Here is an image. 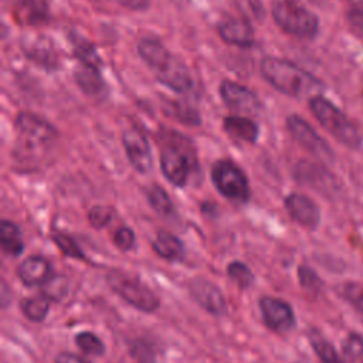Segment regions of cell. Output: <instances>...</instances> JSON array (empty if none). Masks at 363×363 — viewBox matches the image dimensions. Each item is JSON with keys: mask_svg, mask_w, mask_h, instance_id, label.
<instances>
[{"mask_svg": "<svg viewBox=\"0 0 363 363\" xmlns=\"http://www.w3.org/2000/svg\"><path fill=\"white\" fill-rule=\"evenodd\" d=\"M261 72L274 88L289 96L313 98L323 89L318 78L288 60L267 57L261 61Z\"/></svg>", "mask_w": 363, "mask_h": 363, "instance_id": "6da1fadb", "label": "cell"}, {"mask_svg": "<svg viewBox=\"0 0 363 363\" xmlns=\"http://www.w3.org/2000/svg\"><path fill=\"white\" fill-rule=\"evenodd\" d=\"M142 60L155 71L156 78L176 92H187L193 88V78L187 67L155 38H143L138 44Z\"/></svg>", "mask_w": 363, "mask_h": 363, "instance_id": "7a4b0ae2", "label": "cell"}, {"mask_svg": "<svg viewBox=\"0 0 363 363\" xmlns=\"http://www.w3.org/2000/svg\"><path fill=\"white\" fill-rule=\"evenodd\" d=\"M194 164L196 155L191 140L176 132H169L160 153V167L164 177L174 186L182 187L187 183Z\"/></svg>", "mask_w": 363, "mask_h": 363, "instance_id": "3957f363", "label": "cell"}, {"mask_svg": "<svg viewBox=\"0 0 363 363\" xmlns=\"http://www.w3.org/2000/svg\"><path fill=\"white\" fill-rule=\"evenodd\" d=\"M309 106L315 118L319 121V123L340 143L352 149L360 146L362 139L356 126L330 101L318 95L311 98Z\"/></svg>", "mask_w": 363, "mask_h": 363, "instance_id": "277c9868", "label": "cell"}, {"mask_svg": "<svg viewBox=\"0 0 363 363\" xmlns=\"http://www.w3.org/2000/svg\"><path fill=\"white\" fill-rule=\"evenodd\" d=\"M272 17L285 33L299 38H312L319 27L318 17L298 0H275Z\"/></svg>", "mask_w": 363, "mask_h": 363, "instance_id": "5b68a950", "label": "cell"}, {"mask_svg": "<svg viewBox=\"0 0 363 363\" xmlns=\"http://www.w3.org/2000/svg\"><path fill=\"white\" fill-rule=\"evenodd\" d=\"M16 130L20 152L31 156L47 150L57 140V130L47 121L27 112L17 116Z\"/></svg>", "mask_w": 363, "mask_h": 363, "instance_id": "8992f818", "label": "cell"}, {"mask_svg": "<svg viewBox=\"0 0 363 363\" xmlns=\"http://www.w3.org/2000/svg\"><path fill=\"white\" fill-rule=\"evenodd\" d=\"M108 282L121 298H123L135 308L145 312H153L157 309L159 299L138 278L125 272L112 271L108 275Z\"/></svg>", "mask_w": 363, "mask_h": 363, "instance_id": "52a82bcc", "label": "cell"}, {"mask_svg": "<svg viewBox=\"0 0 363 363\" xmlns=\"http://www.w3.org/2000/svg\"><path fill=\"white\" fill-rule=\"evenodd\" d=\"M216 189L227 199L244 203L250 197V186L244 172L230 160H218L211 169Z\"/></svg>", "mask_w": 363, "mask_h": 363, "instance_id": "ba28073f", "label": "cell"}, {"mask_svg": "<svg viewBox=\"0 0 363 363\" xmlns=\"http://www.w3.org/2000/svg\"><path fill=\"white\" fill-rule=\"evenodd\" d=\"M286 126L292 138L305 147L309 153L320 160H332L333 155L329 145L315 132V129L298 115H291L286 119Z\"/></svg>", "mask_w": 363, "mask_h": 363, "instance_id": "9c48e42d", "label": "cell"}, {"mask_svg": "<svg viewBox=\"0 0 363 363\" xmlns=\"http://www.w3.org/2000/svg\"><path fill=\"white\" fill-rule=\"evenodd\" d=\"M122 142L126 150V156L133 169L140 173L149 172L152 167V153L149 142L143 132L136 128L126 129L123 130Z\"/></svg>", "mask_w": 363, "mask_h": 363, "instance_id": "30bf717a", "label": "cell"}, {"mask_svg": "<svg viewBox=\"0 0 363 363\" xmlns=\"http://www.w3.org/2000/svg\"><path fill=\"white\" fill-rule=\"evenodd\" d=\"M264 322L268 328L277 332L289 330L295 325V315L292 308L282 299L264 296L259 301Z\"/></svg>", "mask_w": 363, "mask_h": 363, "instance_id": "8fae6325", "label": "cell"}, {"mask_svg": "<svg viewBox=\"0 0 363 363\" xmlns=\"http://www.w3.org/2000/svg\"><path fill=\"white\" fill-rule=\"evenodd\" d=\"M220 94L223 101L231 109H235L238 112L257 113L261 109V104L257 95L240 84L224 81L220 86Z\"/></svg>", "mask_w": 363, "mask_h": 363, "instance_id": "7c38bea8", "label": "cell"}, {"mask_svg": "<svg viewBox=\"0 0 363 363\" xmlns=\"http://www.w3.org/2000/svg\"><path fill=\"white\" fill-rule=\"evenodd\" d=\"M285 208L289 216L306 228H315L319 224L320 213L318 206L305 194L292 193L285 199Z\"/></svg>", "mask_w": 363, "mask_h": 363, "instance_id": "4fadbf2b", "label": "cell"}, {"mask_svg": "<svg viewBox=\"0 0 363 363\" xmlns=\"http://www.w3.org/2000/svg\"><path fill=\"white\" fill-rule=\"evenodd\" d=\"M190 292L193 298L208 312L214 315H223L227 309L221 291L204 278H196L190 284Z\"/></svg>", "mask_w": 363, "mask_h": 363, "instance_id": "5bb4252c", "label": "cell"}, {"mask_svg": "<svg viewBox=\"0 0 363 363\" xmlns=\"http://www.w3.org/2000/svg\"><path fill=\"white\" fill-rule=\"evenodd\" d=\"M220 37L233 45L250 47L254 43V31L248 21L238 17H225L217 26Z\"/></svg>", "mask_w": 363, "mask_h": 363, "instance_id": "9a60e30c", "label": "cell"}, {"mask_svg": "<svg viewBox=\"0 0 363 363\" xmlns=\"http://www.w3.org/2000/svg\"><path fill=\"white\" fill-rule=\"evenodd\" d=\"M51 265L43 257H30L18 268V277L26 285H40L50 279Z\"/></svg>", "mask_w": 363, "mask_h": 363, "instance_id": "2e32d148", "label": "cell"}, {"mask_svg": "<svg viewBox=\"0 0 363 363\" xmlns=\"http://www.w3.org/2000/svg\"><path fill=\"white\" fill-rule=\"evenodd\" d=\"M225 133H228L234 140H242L247 143H254L258 138V126L254 121L242 116H227L223 122Z\"/></svg>", "mask_w": 363, "mask_h": 363, "instance_id": "e0dca14e", "label": "cell"}, {"mask_svg": "<svg viewBox=\"0 0 363 363\" xmlns=\"http://www.w3.org/2000/svg\"><path fill=\"white\" fill-rule=\"evenodd\" d=\"M155 251L170 261H180L184 255V248L182 241L167 231H159L153 242Z\"/></svg>", "mask_w": 363, "mask_h": 363, "instance_id": "ac0fdd59", "label": "cell"}, {"mask_svg": "<svg viewBox=\"0 0 363 363\" xmlns=\"http://www.w3.org/2000/svg\"><path fill=\"white\" fill-rule=\"evenodd\" d=\"M75 81L78 86L88 95H95L102 91L104 82L99 74V68L82 64L79 68L75 69Z\"/></svg>", "mask_w": 363, "mask_h": 363, "instance_id": "d6986e66", "label": "cell"}, {"mask_svg": "<svg viewBox=\"0 0 363 363\" xmlns=\"http://www.w3.org/2000/svg\"><path fill=\"white\" fill-rule=\"evenodd\" d=\"M0 241L3 250L11 255H18L24 248L18 227L7 220H3L0 224Z\"/></svg>", "mask_w": 363, "mask_h": 363, "instance_id": "ffe728a7", "label": "cell"}, {"mask_svg": "<svg viewBox=\"0 0 363 363\" xmlns=\"http://www.w3.org/2000/svg\"><path fill=\"white\" fill-rule=\"evenodd\" d=\"M24 52L34 61L48 65L55 64L57 57L55 51L51 47H47L45 38H33L30 41H26L24 44Z\"/></svg>", "mask_w": 363, "mask_h": 363, "instance_id": "44dd1931", "label": "cell"}, {"mask_svg": "<svg viewBox=\"0 0 363 363\" xmlns=\"http://www.w3.org/2000/svg\"><path fill=\"white\" fill-rule=\"evenodd\" d=\"M309 340L316 356L320 359L322 363H343L333 345L328 342L319 332L312 330L309 333Z\"/></svg>", "mask_w": 363, "mask_h": 363, "instance_id": "7402d4cb", "label": "cell"}, {"mask_svg": "<svg viewBox=\"0 0 363 363\" xmlns=\"http://www.w3.org/2000/svg\"><path fill=\"white\" fill-rule=\"evenodd\" d=\"M147 199L150 206L162 216H170L174 211L173 203L167 193L160 186H152L147 190Z\"/></svg>", "mask_w": 363, "mask_h": 363, "instance_id": "603a6c76", "label": "cell"}, {"mask_svg": "<svg viewBox=\"0 0 363 363\" xmlns=\"http://www.w3.org/2000/svg\"><path fill=\"white\" fill-rule=\"evenodd\" d=\"M48 299L45 296H35V298H30L26 299L21 303V309L24 312V315L34 322H41L47 313H48Z\"/></svg>", "mask_w": 363, "mask_h": 363, "instance_id": "cb8c5ba5", "label": "cell"}, {"mask_svg": "<svg viewBox=\"0 0 363 363\" xmlns=\"http://www.w3.org/2000/svg\"><path fill=\"white\" fill-rule=\"evenodd\" d=\"M75 343L81 350L92 356H101L105 352V346L102 340L91 332H81L79 335H77Z\"/></svg>", "mask_w": 363, "mask_h": 363, "instance_id": "d4e9b609", "label": "cell"}, {"mask_svg": "<svg viewBox=\"0 0 363 363\" xmlns=\"http://www.w3.org/2000/svg\"><path fill=\"white\" fill-rule=\"evenodd\" d=\"M343 352L350 363H363V337L350 333L343 342Z\"/></svg>", "mask_w": 363, "mask_h": 363, "instance_id": "484cf974", "label": "cell"}, {"mask_svg": "<svg viewBox=\"0 0 363 363\" xmlns=\"http://www.w3.org/2000/svg\"><path fill=\"white\" fill-rule=\"evenodd\" d=\"M227 274L230 275V278L233 281L237 282V285H240L241 288H247L252 284V272L250 271V268L242 264V262H231L227 268Z\"/></svg>", "mask_w": 363, "mask_h": 363, "instance_id": "4316f807", "label": "cell"}, {"mask_svg": "<svg viewBox=\"0 0 363 363\" xmlns=\"http://www.w3.org/2000/svg\"><path fill=\"white\" fill-rule=\"evenodd\" d=\"M75 55L78 57V60L81 61V64H86V65H92L96 68H101L102 62L101 58L98 57L95 48L92 44H88L85 41H79L75 45Z\"/></svg>", "mask_w": 363, "mask_h": 363, "instance_id": "83f0119b", "label": "cell"}, {"mask_svg": "<svg viewBox=\"0 0 363 363\" xmlns=\"http://www.w3.org/2000/svg\"><path fill=\"white\" fill-rule=\"evenodd\" d=\"M343 296L363 313V284L360 282H347L342 288Z\"/></svg>", "mask_w": 363, "mask_h": 363, "instance_id": "f1b7e54d", "label": "cell"}, {"mask_svg": "<svg viewBox=\"0 0 363 363\" xmlns=\"http://www.w3.org/2000/svg\"><path fill=\"white\" fill-rule=\"evenodd\" d=\"M54 241L65 255H68L71 258H82L84 257L81 248L77 245V242L69 235L62 234V233H55Z\"/></svg>", "mask_w": 363, "mask_h": 363, "instance_id": "f546056e", "label": "cell"}, {"mask_svg": "<svg viewBox=\"0 0 363 363\" xmlns=\"http://www.w3.org/2000/svg\"><path fill=\"white\" fill-rule=\"evenodd\" d=\"M68 288V282L64 277H52L44 282V294L52 299H61Z\"/></svg>", "mask_w": 363, "mask_h": 363, "instance_id": "4dcf8cb0", "label": "cell"}, {"mask_svg": "<svg viewBox=\"0 0 363 363\" xmlns=\"http://www.w3.org/2000/svg\"><path fill=\"white\" fill-rule=\"evenodd\" d=\"M113 216V211L112 208L109 207H102V206H96V207H92L91 211H89V223L96 227V228H101L104 225H106L111 218Z\"/></svg>", "mask_w": 363, "mask_h": 363, "instance_id": "1f68e13d", "label": "cell"}, {"mask_svg": "<svg viewBox=\"0 0 363 363\" xmlns=\"http://www.w3.org/2000/svg\"><path fill=\"white\" fill-rule=\"evenodd\" d=\"M113 241H115V245L123 251H128L130 250L133 245H135V234L130 228L128 227H121L115 231V235H113Z\"/></svg>", "mask_w": 363, "mask_h": 363, "instance_id": "d6a6232c", "label": "cell"}, {"mask_svg": "<svg viewBox=\"0 0 363 363\" xmlns=\"http://www.w3.org/2000/svg\"><path fill=\"white\" fill-rule=\"evenodd\" d=\"M299 279L302 286L306 288L308 291H316L320 286V281L318 279L315 272L309 268H305V267L299 268Z\"/></svg>", "mask_w": 363, "mask_h": 363, "instance_id": "836d02e7", "label": "cell"}, {"mask_svg": "<svg viewBox=\"0 0 363 363\" xmlns=\"http://www.w3.org/2000/svg\"><path fill=\"white\" fill-rule=\"evenodd\" d=\"M349 24L353 30H356L359 34H363V9H353L347 14Z\"/></svg>", "mask_w": 363, "mask_h": 363, "instance_id": "e575fe53", "label": "cell"}, {"mask_svg": "<svg viewBox=\"0 0 363 363\" xmlns=\"http://www.w3.org/2000/svg\"><path fill=\"white\" fill-rule=\"evenodd\" d=\"M55 363H88V362L71 353H60L55 359Z\"/></svg>", "mask_w": 363, "mask_h": 363, "instance_id": "d590c367", "label": "cell"}, {"mask_svg": "<svg viewBox=\"0 0 363 363\" xmlns=\"http://www.w3.org/2000/svg\"><path fill=\"white\" fill-rule=\"evenodd\" d=\"M349 3H352L353 6H363V0H347Z\"/></svg>", "mask_w": 363, "mask_h": 363, "instance_id": "8d00e7d4", "label": "cell"}]
</instances>
